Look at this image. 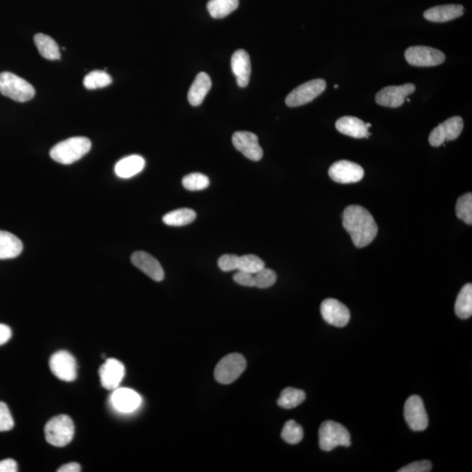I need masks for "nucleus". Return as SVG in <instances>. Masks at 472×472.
Masks as SVG:
<instances>
[{
    "label": "nucleus",
    "instance_id": "nucleus-1",
    "mask_svg": "<svg viewBox=\"0 0 472 472\" xmlns=\"http://www.w3.org/2000/svg\"><path fill=\"white\" fill-rule=\"evenodd\" d=\"M342 225L357 248L369 245L378 234V226L373 215L361 206L351 205L345 208Z\"/></svg>",
    "mask_w": 472,
    "mask_h": 472
},
{
    "label": "nucleus",
    "instance_id": "nucleus-2",
    "mask_svg": "<svg viewBox=\"0 0 472 472\" xmlns=\"http://www.w3.org/2000/svg\"><path fill=\"white\" fill-rule=\"evenodd\" d=\"M91 149L90 139L75 137L66 139L55 145L50 151V157L62 164H71L86 155Z\"/></svg>",
    "mask_w": 472,
    "mask_h": 472
},
{
    "label": "nucleus",
    "instance_id": "nucleus-3",
    "mask_svg": "<svg viewBox=\"0 0 472 472\" xmlns=\"http://www.w3.org/2000/svg\"><path fill=\"white\" fill-rule=\"evenodd\" d=\"M74 421L66 414L52 418L45 426V437L47 443L55 447H65L74 438Z\"/></svg>",
    "mask_w": 472,
    "mask_h": 472
},
{
    "label": "nucleus",
    "instance_id": "nucleus-4",
    "mask_svg": "<svg viewBox=\"0 0 472 472\" xmlns=\"http://www.w3.org/2000/svg\"><path fill=\"white\" fill-rule=\"evenodd\" d=\"M0 92L18 103L27 102L36 95V90L29 82L11 72L0 74Z\"/></svg>",
    "mask_w": 472,
    "mask_h": 472
},
{
    "label": "nucleus",
    "instance_id": "nucleus-5",
    "mask_svg": "<svg viewBox=\"0 0 472 472\" xmlns=\"http://www.w3.org/2000/svg\"><path fill=\"white\" fill-rule=\"evenodd\" d=\"M320 449L331 451L338 446L351 445L350 433L342 425L334 421H326L321 424L319 432Z\"/></svg>",
    "mask_w": 472,
    "mask_h": 472
},
{
    "label": "nucleus",
    "instance_id": "nucleus-6",
    "mask_svg": "<svg viewBox=\"0 0 472 472\" xmlns=\"http://www.w3.org/2000/svg\"><path fill=\"white\" fill-rule=\"evenodd\" d=\"M246 367V360L242 354H229L219 361L214 370V378L221 384H230L243 375Z\"/></svg>",
    "mask_w": 472,
    "mask_h": 472
},
{
    "label": "nucleus",
    "instance_id": "nucleus-7",
    "mask_svg": "<svg viewBox=\"0 0 472 472\" xmlns=\"http://www.w3.org/2000/svg\"><path fill=\"white\" fill-rule=\"evenodd\" d=\"M326 82L323 79H315L306 82L291 91L285 103L289 107H299L312 102L325 90Z\"/></svg>",
    "mask_w": 472,
    "mask_h": 472
},
{
    "label": "nucleus",
    "instance_id": "nucleus-8",
    "mask_svg": "<svg viewBox=\"0 0 472 472\" xmlns=\"http://www.w3.org/2000/svg\"><path fill=\"white\" fill-rule=\"evenodd\" d=\"M50 370L61 381L71 382L77 379V363L69 351L62 350L53 353L49 360Z\"/></svg>",
    "mask_w": 472,
    "mask_h": 472
},
{
    "label": "nucleus",
    "instance_id": "nucleus-9",
    "mask_svg": "<svg viewBox=\"0 0 472 472\" xmlns=\"http://www.w3.org/2000/svg\"><path fill=\"white\" fill-rule=\"evenodd\" d=\"M405 58L408 64L414 66H435L445 61V53L425 46L408 47L405 51Z\"/></svg>",
    "mask_w": 472,
    "mask_h": 472
},
{
    "label": "nucleus",
    "instance_id": "nucleus-10",
    "mask_svg": "<svg viewBox=\"0 0 472 472\" xmlns=\"http://www.w3.org/2000/svg\"><path fill=\"white\" fill-rule=\"evenodd\" d=\"M404 417L414 432H423L429 425V418L420 396L412 395L405 402Z\"/></svg>",
    "mask_w": 472,
    "mask_h": 472
},
{
    "label": "nucleus",
    "instance_id": "nucleus-11",
    "mask_svg": "<svg viewBox=\"0 0 472 472\" xmlns=\"http://www.w3.org/2000/svg\"><path fill=\"white\" fill-rule=\"evenodd\" d=\"M464 129V120L460 116H453L440 123L430 133L429 141L434 147H441L446 140L451 141L460 136Z\"/></svg>",
    "mask_w": 472,
    "mask_h": 472
},
{
    "label": "nucleus",
    "instance_id": "nucleus-12",
    "mask_svg": "<svg viewBox=\"0 0 472 472\" xmlns=\"http://www.w3.org/2000/svg\"><path fill=\"white\" fill-rule=\"evenodd\" d=\"M414 90H416V86L413 84L385 87L377 93L375 101L379 105L399 108L404 103L410 95L414 93Z\"/></svg>",
    "mask_w": 472,
    "mask_h": 472
},
{
    "label": "nucleus",
    "instance_id": "nucleus-13",
    "mask_svg": "<svg viewBox=\"0 0 472 472\" xmlns=\"http://www.w3.org/2000/svg\"><path fill=\"white\" fill-rule=\"evenodd\" d=\"M320 312L325 322L336 327H345L350 321V310L337 299H327L323 301Z\"/></svg>",
    "mask_w": 472,
    "mask_h": 472
},
{
    "label": "nucleus",
    "instance_id": "nucleus-14",
    "mask_svg": "<svg viewBox=\"0 0 472 472\" xmlns=\"http://www.w3.org/2000/svg\"><path fill=\"white\" fill-rule=\"evenodd\" d=\"M329 176L335 182L351 184L360 182L365 173L363 168L351 161L341 160L334 163L329 169Z\"/></svg>",
    "mask_w": 472,
    "mask_h": 472
},
{
    "label": "nucleus",
    "instance_id": "nucleus-15",
    "mask_svg": "<svg viewBox=\"0 0 472 472\" xmlns=\"http://www.w3.org/2000/svg\"><path fill=\"white\" fill-rule=\"evenodd\" d=\"M234 148L252 161H259L264 156V151L260 147L258 137L249 132H237L232 138Z\"/></svg>",
    "mask_w": 472,
    "mask_h": 472
},
{
    "label": "nucleus",
    "instance_id": "nucleus-16",
    "mask_svg": "<svg viewBox=\"0 0 472 472\" xmlns=\"http://www.w3.org/2000/svg\"><path fill=\"white\" fill-rule=\"evenodd\" d=\"M101 384L107 390L113 391L121 384L125 375V367L121 361L108 359L99 370Z\"/></svg>",
    "mask_w": 472,
    "mask_h": 472
},
{
    "label": "nucleus",
    "instance_id": "nucleus-17",
    "mask_svg": "<svg viewBox=\"0 0 472 472\" xmlns=\"http://www.w3.org/2000/svg\"><path fill=\"white\" fill-rule=\"evenodd\" d=\"M141 396L132 389L117 388L110 396V402L116 411L129 414L137 410L140 406Z\"/></svg>",
    "mask_w": 472,
    "mask_h": 472
},
{
    "label": "nucleus",
    "instance_id": "nucleus-18",
    "mask_svg": "<svg viewBox=\"0 0 472 472\" xmlns=\"http://www.w3.org/2000/svg\"><path fill=\"white\" fill-rule=\"evenodd\" d=\"M132 262L149 277L156 282L164 280V272L162 266L153 256L145 251H137L132 256Z\"/></svg>",
    "mask_w": 472,
    "mask_h": 472
},
{
    "label": "nucleus",
    "instance_id": "nucleus-19",
    "mask_svg": "<svg viewBox=\"0 0 472 472\" xmlns=\"http://www.w3.org/2000/svg\"><path fill=\"white\" fill-rule=\"evenodd\" d=\"M231 68L236 75L237 84L240 88H245L249 84L251 74V62L249 53L245 50L240 49L234 53L231 60Z\"/></svg>",
    "mask_w": 472,
    "mask_h": 472
},
{
    "label": "nucleus",
    "instance_id": "nucleus-20",
    "mask_svg": "<svg viewBox=\"0 0 472 472\" xmlns=\"http://www.w3.org/2000/svg\"><path fill=\"white\" fill-rule=\"evenodd\" d=\"M336 129L342 134L349 136L354 138H367L370 132L366 126V123L354 116H343L336 122Z\"/></svg>",
    "mask_w": 472,
    "mask_h": 472
},
{
    "label": "nucleus",
    "instance_id": "nucleus-21",
    "mask_svg": "<svg viewBox=\"0 0 472 472\" xmlns=\"http://www.w3.org/2000/svg\"><path fill=\"white\" fill-rule=\"evenodd\" d=\"M464 14V8L461 5H445L427 9L424 12V18L432 22H447L455 20Z\"/></svg>",
    "mask_w": 472,
    "mask_h": 472
},
{
    "label": "nucleus",
    "instance_id": "nucleus-22",
    "mask_svg": "<svg viewBox=\"0 0 472 472\" xmlns=\"http://www.w3.org/2000/svg\"><path fill=\"white\" fill-rule=\"evenodd\" d=\"M212 81L207 73H199L188 92V101L192 106L201 105L211 90Z\"/></svg>",
    "mask_w": 472,
    "mask_h": 472
},
{
    "label": "nucleus",
    "instance_id": "nucleus-23",
    "mask_svg": "<svg viewBox=\"0 0 472 472\" xmlns=\"http://www.w3.org/2000/svg\"><path fill=\"white\" fill-rule=\"evenodd\" d=\"M145 166L144 158L139 155H132V156L122 158L116 163L115 173L119 178L129 179L141 173Z\"/></svg>",
    "mask_w": 472,
    "mask_h": 472
},
{
    "label": "nucleus",
    "instance_id": "nucleus-24",
    "mask_svg": "<svg viewBox=\"0 0 472 472\" xmlns=\"http://www.w3.org/2000/svg\"><path fill=\"white\" fill-rule=\"evenodd\" d=\"M23 250V244L14 234L0 230V260L17 258Z\"/></svg>",
    "mask_w": 472,
    "mask_h": 472
},
{
    "label": "nucleus",
    "instance_id": "nucleus-25",
    "mask_svg": "<svg viewBox=\"0 0 472 472\" xmlns=\"http://www.w3.org/2000/svg\"><path fill=\"white\" fill-rule=\"evenodd\" d=\"M34 43L41 55L50 61L61 58L59 46L51 37L43 34H37L34 36Z\"/></svg>",
    "mask_w": 472,
    "mask_h": 472
},
{
    "label": "nucleus",
    "instance_id": "nucleus-26",
    "mask_svg": "<svg viewBox=\"0 0 472 472\" xmlns=\"http://www.w3.org/2000/svg\"><path fill=\"white\" fill-rule=\"evenodd\" d=\"M456 314L462 319L471 318L472 314V285L465 284L459 293L455 305Z\"/></svg>",
    "mask_w": 472,
    "mask_h": 472
},
{
    "label": "nucleus",
    "instance_id": "nucleus-27",
    "mask_svg": "<svg viewBox=\"0 0 472 472\" xmlns=\"http://www.w3.org/2000/svg\"><path fill=\"white\" fill-rule=\"evenodd\" d=\"M196 219V213L192 209L179 208L164 215V224L172 227H182L192 223Z\"/></svg>",
    "mask_w": 472,
    "mask_h": 472
},
{
    "label": "nucleus",
    "instance_id": "nucleus-28",
    "mask_svg": "<svg viewBox=\"0 0 472 472\" xmlns=\"http://www.w3.org/2000/svg\"><path fill=\"white\" fill-rule=\"evenodd\" d=\"M239 6V0H209L208 10L212 17L223 18L232 14Z\"/></svg>",
    "mask_w": 472,
    "mask_h": 472
},
{
    "label": "nucleus",
    "instance_id": "nucleus-29",
    "mask_svg": "<svg viewBox=\"0 0 472 472\" xmlns=\"http://www.w3.org/2000/svg\"><path fill=\"white\" fill-rule=\"evenodd\" d=\"M306 393L303 390L294 388H287L282 391L280 397L277 400V404L281 408L290 410V408L299 406L306 400Z\"/></svg>",
    "mask_w": 472,
    "mask_h": 472
},
{
    "label": "nucleus",
    "instance_id": "nucleus-30",
    "mask_svg": "<svg viewBox=\"0 0 472 472\" xmlns=\"http://www.w3.org/2000/svg\"><path fill=\"white\" fill-rule=\"evenodd\" d=\"M112 82V78L108 73L102 71H95L85 77L84 80V87L88 90H96V88L109 86Z\"/></svg>",
    "mask_w": 472,
    "mask_h": 472
},
{
    "label": "nucleus",
    "instance_id": "nucleus-31",
    "mask_svg": "<svg viewBox=\"0 0 472 472\" xmlns=\"http://www.w3.org/2000/svg\"><path fill=\"white\" fill-rule=\"evenodd\" d=\"M282 438L290 445H297L303 440V430L302 427L294 420L288 421L282 430Z\"/></svg>",
    "mask_w": 472,
    "mask_h": 472
},
{
    "label": "nucleus",
    "instance_id": "nucleus-32",
    "mask_svg": "<svg viewBox=\"0 0 472 472\" xmlns=\"http://www.w3.org/2000/svg\"><path fill=\"white\" fill-rule=\"evenodd\" d=\"M456 214L460 220L468 225L472 224V195L465 193L458 199L456 205Z\"/></svg>",
    "mask_w": 472,
    "mask_h": 472
},
{
    "label": "nucleus",
    "instance_id": "nucleus-33",
    "mask_svg": "<svg viewBox=\"0 0 472 472\" xmlns=\"http://www.w3.org/2000/svg\"><path fill=\"white\" fill-rule=\"evenodd\" d=\"M209 184L210 182L208 177L199 173H190L182 179L184 188L189 191H201V190L208 188Z\"/></svg>",
    "mask_w": 472,
    "mask_h": 472
},
{
    "label": "nucleus",
    "instance_id": "nucleus-34",
    "mask_svg": "<svg viewBox=\"0 0 472 472\" xmlns=\"http://www.w3.org/2000/svg\"><path fill=\"white\" fill-rule=\"evenodd\" d=\"M265 268L264 262L258 256L254 255H246L240 256L239 266L237 271L248 272L250 274L258 273Z\"/></svg>",
    "mask_w": 472,
    "mask_h": 472
},
{
    "label": "nucleus",
    "instance_id": "nucleus-35",
    "mask_svg": "<svg viewBox=\"0 0 472 472\" xmlns=\"http://www.w3.org/2000/svg\"><path fill=\"white\" fill-rule=\"evenodd\" d=\"M254 275L255 287L259 289H267L277 281V275L272 269L264 268Z\"/></svg>",
    "mask_w": 472,
    "mask_h": 472
},
{
    "label": "nucleus",
    "instance_id": "nucleus-36",
    "mask_svg": "<svg viewBox=\"0 0 472 472\" xmlns=\"http://www.w3.org/2000/svg\"><path fill=\"white\" fill-rule=\"evenodd\" d=\"M14 426V418L12 417L8 405L0 401V432H9Z\"/></svg>",
    "mask_w": 472,
    "mask_h": 472
},
{
    "label": "nucleus",
    "instance_id": "nucleus-37",
    "mask_svg": "<svg viewBox=\"0 0 472 472\" xmlns=\"http://www.w3.org/2000/svg\"><path fill=\"white\" fill-rule=\"evenodd\" d=\"M240 256L236 255L221 256L218 261L219 268L225 272L236 271L238 269Z\"/></svg>",
    "mask_w": 472,
    "mask_h": 472
},
{
    "label": "nucleus",
    "instance_id": "nucleus-38",
    "mask_svg": "<svg viewBox=\"0 0 472 472\" xmlns=\"http://www.w3.org/2000/svg\"><path fill=\"white\" fill-rule=\"evenodd\" d=\"M432 464L430 461L423 460L412 462L399 470V472H429L432 471Z\"/></svg>",
    "mask_w": 472,
    "mask_h": 472
},
{
    "label": "nucleus",
    "instance_id": "nucleus-39",
    "mask_svg": "<svg viewBox=\"0 0 472 472\" xmlns=\"http://www.w3.org/2000/svg\"><path fill=\"white\" fill-rule=\"evenodd\" d=\"M234 281L243 286L255 287L254 274H250L248 272L238 271L234 275Z\"/></svg>",
    "mask_w": 472,
    "mask_h": 472
},
{
    "label": "nucleus",
    "instance_id": "nucleus-40",
    "mask_svg": "<svg viewBox=\"0 0 472 472\" xmlns=\"http://www.w3.org/2000/svg\"><path fill=\"white\" fill-rule=\"evenodd\" d=\"M18 464L14 459L0 461V472H17Z\"/></svg>",
    "mask_w": 472,
    "mask_h": 472
},
{
    "label": "nucleus",
    "instance_id": "nucleus-41",
    "mask_svg": "<svg viewBox=\"0 0 472 472\" xmlns=\"http://www.w3.org/2000/svg\"><path fill=\"white\" fill-rule=\"evenodd\" d=\"M11 338V328L4 324H0V345L5 344Z\"/></svg>",
    "mask_w": 472,
    "mask_h": 472
},
{
    "label": "nucleus",
    "instance_id": "nucleus-42",
    "mask_svg": "<svg viewBox=\"0 0 472 472\" xmlns=\"http://www.w3.org/2000/svg\"><path fill=\"white\" fill-rule=\"evenodd\" d=\"M81 471V465L75 462H69V464H64L63 467H60L58 470H57L58 472H80Z\"/></svg>",
    "mask_w": 472,
    "mask_h": 472
},
{
    "label": "nucleus",
    "instance_id": "nucleus-43",
    "mask_svg": "<svg viewBox=\"0 0 472 472\" xmlns=\"http://www.w3.org/2000/svg\"><path fill=\"white\" fill-rule=\"evenodd\" d=\"M366 126L367 128L369 129L371 127V126H372V125H371V123H366Z\"/></svg>",
    "mask_w": 472,
    "mask_h": 472
},
{
    "label": "nucleus",
    "instance_id": "nucleus-44",
    "mask_svg": "<svg viewBox=\"0 0 472 472\" xmlns=\"http://www.w3.org/2000/svg\"><path fill=\"white\" fill-rule=\"evenodd\" d=\"M406 99H407V102H410V98H406Z\"/></svg>",
    "mask_w": 472,
    "mask_h": 472
},
{
    "label": "nucleus",
    "instance_id": "nucleus-45",
    "mask_svg": "<svg viewBox=\"0 0 472 472\" xmlns=\"http://www.w3.org/2000/svg\"><path fill=\"white\" fill-rule=\"evenodd\" d=\"M334 88H338V85H335Z\"/></svg>",
    "mask_w": 472,
    "mask_h": 472
}]
</instances>
